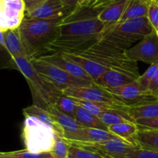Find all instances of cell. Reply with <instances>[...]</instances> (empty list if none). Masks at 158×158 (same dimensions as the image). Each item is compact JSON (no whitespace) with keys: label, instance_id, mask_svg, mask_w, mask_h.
<instances>
[{"label":"cell","instance_id":"cell-43","mask_svg":"<svg viewBox=\"0 0 158 158\" xmlns=\"http://www.w3.org/2000/svg\"><path fill=\"white\" fill-rule=\"evenodd\" d=\"M154 31H155V32H156V33H157V35L158 36V27H157V29H156L155 30H154Z\"/></svg>","mask_w":158,"mask_h":158},{"label":"cell","instance_id":"cell-10","mask_svg":"<svg viewBox=\"0 0 158 158\" xmlns=\"http://www.w3.org/2000/svg\"><path fill=\"white\" fill-rule=\"evenodd\" d=\"M98 40L99 37H77L59 36L55 40L51 42L44 48L42 55L51 54V53L79 52V51L87 49Z\"/></svg>","mask_w":158,"mask_h":158},{"label":"cell","instance_id":"cell-1","mask_svg":"<svg viewBox=\"0 0 158 158\" xmlns=\"http://www.w3.org/2000/svg\"><path fill=\"white\" fill-rule=\"evenodd\" d=\"M63 19H31L24 16L18 31L29 60L41 56L44 48L60 36L59 24Z\"/></svg>","mask_w":158,"mask_h":158},{"label":"cell","instance_id":"cell-40","mask_svg":"<svg viewBox=\"0 0 158 158\" xmlns=\"http://www.w3.org/2000/svg\"><path fill=\"white\" fill-rule=\"evenodd\" d=\"M0 158H16V157H15V156L9 154V152H6V153H0Z\"/></svg>","mask_w":158,"mask_h":158},{"label":"cell","instance_id":"cell-29","mask_svg":"<svg viewBox=\"0 0 158 158\" xmlns=\"http://www.w3.org/2000/svg\"><path fill=\"white\" fill-rule=\"evenodd\" d=\"M69 143L65 138L57 136L50 150L53 158H68Z\"/></svg>","mask_w":158,"mask_h":158},{"label":"cell","instance_id":"cell-16","mask_svg":"<svg viewBox=\"0 0 158 158\" xmlns=\"http://www.w3.org/2000/svg\"><path fill=\"white\" fill-rule=\"evenodd\" d=\"M54 123L58 129L59 135L66 139H70L72 136L81 128L74 118L60 112L55 105H51L48 108Z\"/></svg>","mask_w":158,"mask_h":158},{"label":"cell","instance_id":"cell-31","mask_svg":"<svg viewBox=\"0 0 158 158\" xmlns=\"http://www.w3.org/2000/svg\"><path fill=\"white\" fill-rule=\"evenodd\" d=\"M69 143V142H68ZM68 158H105L89 150L69 143Z\"/></svg>","mask_w":158,"mask_h":158},{"label":"cell","instance_id":"cell-14","mask_svg":"<svg viewBox=\"0 0 158 158\" xmlns=\"http://www.w3.org/2000/svg\"><path fill=\"white\" fill-rule=\"evenodd\" d=\"M75 11L61 0H45L32 12L25 13V16L31 19L65 18Z\"/></svg>","mask_w":158,"mask_h":158},{"label":"cell","instance_id":"cell-28","mask_svg":"<svg viewBox=\"0 0 158 158\" xmlns=\"http://www.w3.org/2000/svg\"><path fill=\"white\" fill-rule=\"evenodd\" d=\"M54 105L60 112L75 119L76 108H77V105L71 97L63 94L57 99Z\"/></svg>","mask_w":158,"mask_h":158},{"label":"cell","instance_id":"cell-6","mask_svg":"<svg viewBox=\"0 0 158 158\" xmlns=\"http://www.w3.org/2000/svg\"><path fill=\"white\" fill-rule=\"evenodd\" d=\"M56 132L46 123L33 116L25 117L23 137L26 149L32 153L50 152L56 136Z\"/></svg>","mask_w":158,"mask_h":158},{"label":"cell","instance_id":"cell-8","mask_svg":"<svg viewBox=\"0 0 158 158\" xmlns=\"http://www.w3.org/2000/svg\"><path fill=\"white\" fill-rule=\"evenodd\" d=\"M67 141L69 143L90 150L105 158H121L127 153L137 147L119 137L97 143Z\"/></svg>","mask_w":158,"mask_h":158},{"label":"cell","instance_id":"cell-9","mask_svg":"<svg viewBox=\"0 0 158 158\" xmlns=\"http://www.w3.org/2000/svg\"><path fill=\"white\" fill-rule=\"evenodd\" d=\"M128 58L148 64L158 62V36L154 30L126 51Z\"/></svg>","mask_w":158,"mask_h":158},{"label":"cell","instance_id":"cell-15","mask_svg":"<svg viewBox=\"0 0 158 158\" xmlns=\"http://www.w3.org/2000/svg\"><path fill=\"white\" fill-rule=\"evenodd\" d=\"M38 57L61 68L74 77L95 83L92 77L80 65L68 59L67 57H64L61 53H51V54H43Z\"/></svg>","mask_w":158,"mask_h":158},{"label":"cell","instance_id":"cell-26","mask_svg":"<svg viewBox=\"0 0 158 158\" xmlns=\"http://www.w3.org/2000/svg\"><path fill=\"white\" fill-rule=\"evenodd\" d=\"M99 118L107 127L122 122H135L127 111L120 109H112L110 111L103 112L100 115Z\"/></svg>","mask_w":158,"mask_h":158},{"label":"cell","instance_id":"cell-17","mask_svg":"<svg viewBox=\"0 0 158 158\" xmlns=\"http://www.w3.org/2000/svg\"><path fill=\"white\" fill-rule=\"evenodd\" d=\"M118 137L119 136H116L109 130L82 126L70 139L67 140L82 143H97Z\"/></svg>","mask_w":158,"mask_h":158},{"label":"cell","instance_id":"cell-34","mask_svg":"<svg viewBox=\"0 0 158 158\" xmlns=\"http://www.w3.org/2000/svg\"><path fill=\"white\" fill-rule=\"evenodd\" d=\"M147 18L149 20L153 29L155 30L158 27V1L150 0L148 5V12Z\"/></svg>","mask_w":158,"mask_h":158},{"label":"cell","instance_id":"cell-41","mask_svg":"<svg viewBox=\"0 0 158 158\" xmlns=\"http://www.w3.org/2000/svg\"><path fill=\"white\" fill-rule=\"evenodd\" d=\"M96 0H85V2L83 6H86V7H91L93 6L94 2H95Z\"/></svg>","mask_w":158,"mask_h":158},{"label":"cell","instance_id":"cell-18","mask_svg":"<svg viewBox=\"0 0 158 158\" xmlns=\"http://www.w3.org/2000/svg\"><path fill=\"white\" fill-rule=\"evenodd\" d=\"M64 57H67L69 60H73L80 65L89 76L93 78L94 82L98 80L99 77L104 74L106 71H107V68L102 66L101 64H98L97 62L85 57V56L81 55L78 53H61Z\"/></svg>","mask_w":158,"mask_h":158},{"label":"cell","instance_id":"cell-24","mask_svg":"<svg viewBox=\"0 0 158 158\" xmlns=\"http://www.w3.org/2000/svg\"><path fill=\"white\" fill-rule=\"evenodd\" d=\"M108 130L134 146V139L138 133L139 128L136 122H127L110 125Z\"/></svg>","mask_w":158,"mask_h":158},{"label":"cell","instance_id":"cell-7","mask_svg":"<svg viewBox=\"0 0 158 158\" xmlns=\"http://www.w3.org/2000/svg\"><path fill=\"white\" fill-rule=\"evenodd\" d=\"M30 60L33 68L39 74L47 79L62 91L70 87L87 86L95 84L94 82L74 77L61 68L49 62L45 61L39 57H35Z\"/></svg>","mask_w":158,"mask_h":158},{"label":"cell","instance_id":"cell-33","mask_svg":"<svg viewBox=\"0 0 158 158\" xmlns=\"http://www.w3.org/2000/svg\"><path fill=\"white\" fill-rule=\"evenodd\" d=\"M9 153L16 158H53L50 152L32 153V152L28 150L27 149L9 152Z\"/></svg>","mask_w":158,"mask_h":158},{"label":"cell","instance_id":"cell-3","mask_svg":"<svg viewBox=\"0 0 158 158\" xmlns=\"http://www.w3.org/2000/svg\"><path fill=\"white\" fill-rule=\"evenodd\" d=\"M125 51L99 39L87 49L74 53L85 56L107 69L121 71L137 79L140 75L137 62L128 58Z\"/></svg>","mask_w":158,"mask_h":158},{"label":"cell","instance_id":"cell-30","mask_svg":"<svg viewBox=\"0 0 158 158\" xmlns=\"http://www.w3.org/2000/svg\"><path fill=\"white\" fill-rule=\"evenodd\" d=\"M157 71L158 62L150 65V67L148 68V70H147L142 75H140V77L137 79V82H138L139 84V86L140 87V88H141L143 91L148 93V88H149L150 84H151V81L153 80V78H154V76H155Z\"/></svg>","mask_w":158,"mask_h":158},{"label":"cell","instance_id":"cell-37","mask_svg":"<svg viewBox=\"0 0 158 158\" xmlns=\"http://www.w3.org/2000/svg\"><path fill=\"white\" fill-rule=\"evenodd\" d=\"M44 1L45 0H23L26 6V13L32 12Z\"/></svg>","mask_w":158,"mask_h":158},{"label":"cell","instance_id":"cell-25","mask_svg":"<svg viewBox=\"0 0 158 158\" xmlns=\"http://www.w3.org/2000/svg\"><path fill=\"white\" fill-rule=\"evenodd\" d=\"M149 1L150 0H128L127 6L120 21L148 16Z\"/></svg>","mask_w":158,"mask_h":158},{"label":"cell","instance_id":"cell-21","mask_svg":"<svg viewBox=\"0 0 158 158\" xmlns=\"http://www.w3.org/2000/svg\"><path fill=\"white\" fill-rule=\"evenodd\" d=\"M127 112L134 121L141 119H151L158 116V99L128 106Z\"/></svg>","mask_w":158,"mask_h":158},{"label":"cell","instance_id":"cell-5","mask_svg":"<svg viewBox=\"0 0 158 158\" xmlns=\"http://www.w3.org/2000/svg\"><path fill=\"white\" fill-rule=\"evenodd\" d=\"M100 10L86 6L80 7L60 22V36L100 38L106 27L97 16Z\"/></svg>","mask_w":158,"mask_h":158},{"label":"cell","instance_id":"cell-11","mask_svg":"<svg viewBox=\"0 0 158 158\" xmlns=\"http://www.w3.org/2000/svg\"><path fill=\"white\" fill-rule=\"evenodd\" d=\"M115 97L116 99L121 102L127 106L138 105L143 102L157 100V98L151 95L149 93L145 92L139 86L137 80L131 83L117 88H105Z\"/></svg>","mask_w":158,"mask_h":158},{"label":"cell","instance_id":"cell-27","mask_svg":"<svg viewBox=\"0 0 158 158\" xmlns=\"http://www.w3.org/2000/svg\"><path fill=\"white\" fill-rule=\"evenodd\" d=\"M23 113L25 117H27V116H33V117L40 119V120L43 121V122L46 123L47 125H50L56 132L57 134L59 135L58 129H57L55 123H54L53 120H52L51 114L49 113V112L48 110L41 108V107L33 104V105H30V106H28L26 108H23Z\"/></svg>","mask_w":158,"mask_h":158},{"label":"cell","instance_id":"cell-36","mask_svg":"<svg viewBox=\"0 0 158 158\" xmlns=\"http://www.w3.org/2000/svg\"><path fill=\"white\" fill-rule=\"evenodd\" d=\"M148 93L151 95L158 99V71L150 84L149 88H148Z\"/></svg>","mask_w":158,"mask_h":158},{"label":"cell","instance_id":"cell-35","mask_svg":"<svg viewBox=\"0 0 158 158\" xmlns=\"http://www.w3.org/2000/svg\"><path fill=\"white\" fill-rule=\"evenodd\" d=\"M139 129H158V116L151 119H141L136 121Z\"/></svg>","mask_w":158,"mask_h":158},{"label":"cell","instance_id":"cell-32","mask_svg":"<svg viewBox=\"0 0 158 158\" xmlns=\"http://www.w3.org/2000/svg\"><path fill=\"white\" fill-rule=\"evenodd\" d=\"M121 158H158V152L135 147Z\"/></svg>","mask_w":158,"mask_h":158},{"label":"cell","instance_id":"cell-45","mask_svg":"<svg viewBox=\"0 0 158 158\" xmlns=\"http://www.w3.org/2000/svg\"></svg>","mask_w":158,"mask_h":158},{"label":"cell","instance_id":"cell-2","mask_svg":"<svg viewBox=\"0 0 158 158\" xmlns=\"http://www.w3.org/2000/svg\"><path fill=\"white\" fill-rule=\"evenodd\" d=\"M12 69L18 70L22 73L29 84L34 104L48 110L53 105L57 99L63 94L50 81L39 74L32 66L31 60L23 56H17L12 60Z\"/></svg>","mask_w":158,"mask_h":158},{"label":"cell","instance_id":"cell-12","mask_svg":"<svg viewBox=\"0 0 158 158\" xmlns=\"http://www.w3.org/2000/svg\"><path fill=\"white\" fill-rule=\"evenodd\" d=\"M63 94L69 97L97 102H107L115 105H126L115 99L114 95L103 87L97 84L81 87H70L63 90Z\"/></svg>","mask_w":158,"mask_h":158},{"label":"cell","instance_id":"cell-42","mask_svg":"<svg viewBox=\"0 0 158 158\" xmlns=\"http://www.w3.org/2000/svg\"><path fill=\"white\" fill-rule=\"evenodd\" d=\"M78 2H79V5H80V7H83V5H84L85 0H78Z\"/></svg>","mask_w":158,"mask_h":158},{"label":"cell","instance_id":"cell-38","mask_svg":"<svg viewBox=\"0 0 158 158\" xmlns=\"http://www.w3.org/2000/svg\"><path fill=\"white\" fill-rule=\"evenodd\" d=\"M116 1L117 0H96L95 2L91 6V8L95 9H101Z\"/></svg>","mask_w":158,"mask_h":158},{"label":"cell","instance_id":"cell-22","mask_svg":"<svg viewBox=\"0 0 158 158\" xmlns=\"http://www.w3.org/2000/svg\"><path fill=\"white\" fill-rule=\"evenodd\" d=\"M134 146L158 152V129H139L134 139Z\"/></svg>","mask_w":158,"mask_h":158},{"label":"cell","instance_id":"cell-23","mask_svg":"<svg viewBox=\"0 0 158 158\" xmlns=\"http://www.w3.org/2000/svg\"><path fill=\"white\" fill-rule=\"evenodd\" d=\"M75 119L81 126L108 130V127L102 122L98 116L92 114L80 105H77L76 108Z\"/></svg>","mask_w":158,"mask_h":158},{"label":"cell","instance_id":"cell-20","mask_svg":"<svg viewBox=\"0 0 158 158\" xmlns=\"http://www.w3.org/2000/svg\"><path fill=\"white\" fill-rule=\"evenodd\" d=\"M135 80L137 79L121 71L108 70L99 77L96 84L104 88H111L127 85Z\"/></svg>","mask_w":158,"mask_h":158},{"label":"cell","instance_id":"cell-44","mask_svg":"<svg viewBox=\"0 0 158 158\" xmlns=\"http://www.w3.org/2000/svg\"><path fill=\"white\" fill-rule=\"evenodd\" d=\"M157 1H158V0H157Z\"/></svg>","mask_w":158,"mask_h":158},{"label":"cell","instance_id":"cell-39","mask_svg":"<svg viewBox=\"0 0 158 158\" xmlns=\"http://www.w3.org/2000/svg\"><path fill=\"white\" fill-rule=\"evenodd\" d=\"M61 1L63 3H65L66 6L73 9V10H77L80 7V5H79L78 0H61Z\"/></svg>","mask_w":158,"mask_h":158},{"label":"cell","instance_id":"cell-19","mask_svg":"<svg viewBox=\"0 0 158 158\" xmlns=\"http://www.w3.org/2000/svg\"><path fill=\"white\" fill-rule=\"evenodd\" d=\"M127 4L128 0H117L100 9L97 16L106 26H112L121 20Z\"/></svg>","mask_w":158,"mask_h":158},{"label":"cell","instance_id":"cell-13","mask_svg":"<svg viewBox=\"0 0 158 158\" xmlns=\"http://www.w3.org/2000/svg\"><path fill=\"white\" fill-rule=\"evenodd\" d=\"M3 38L4 44L0 45V68H11L14 57L27 56L20 40L18 28L3 31Z\"/></svg>","mask_w":158,"mask_h":158},{"label":"cell","instance_id":"cell-4","mask_svg":"<svg viewBox=\"0 0 158 158\" xmlns=\"http://www.w3.org/2000/svg\"><path fill=\"white\" fill-rule=\"evenodd\" d=\"M153 30L147 17L129 19L106 26L99 39L118 49L127 50Z\"/></svg>","mask_w":158,"mask_h":158}]
</instances>
